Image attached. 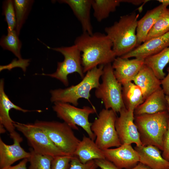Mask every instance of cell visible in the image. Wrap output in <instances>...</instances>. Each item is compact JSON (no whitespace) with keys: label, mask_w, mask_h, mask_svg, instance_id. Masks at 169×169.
<instances>
[{"label":"cell","mask_w":169,"mask_h":169,"mask_svg":"<svg viewBox=\"0 0 169 169\" xmlns=\"http://www.w3.org/2000/svg\"><path fill=\"white\" fill-rule=\"evenodd\" d=\"M74 44L82 52L81 63L84 73L98 65L111 63L116 58L112 43L106 34L83 33L76 38Z\"/></svg>","instance_id":"cell-1"},{"label":"cell","mask_w":169,"mask_h":169,"mask_svg":"<svg viewBox=\"0 0 169 169\" xmlns=\"http://www.w3.org/2000/svg\"><path fill=\"white\" fill-rule=\"evenodd\" d=\"M139 14L135 12L121 16L105 31L113 44V50L116 56L121 57L136 47V30Z\"/></svg>","instance_id":"cell-2"},{"label":"cell","mask_w":169,"mask_h":169,"mask_svg":"<svg viewBox=\"0 0 169 169\" xmlns=\"http://www.w3.org/2000/svg\"><path fill=\"white\" fill-rule=\"evenodd\" d=\"M104 66L100 65L87 72L82 80L76 85L64 89L51 90V102L68 103L75 106L79 105L78 100L80 98L85 99L90 102V91L96 89L100 84V79Z\"/></svg>","instance_id":"cell-3"},{"label":"cell","mask_w":169,"mask_h":169,"mask_svg":"<svg viewBox=\"0 0 169 169\" xmlns=\"http://www.w3.org/2000/svg\"><path fill=\"white\" fill-rule=\"evenodd\" d=\"M167 111L134 116V123L142 146L152 145L163 151V139L168 126Z\"/></svg>","instance_id":"cell-4"},{"label":"cell","mask_w":169,"mask_h":169,"mask_svg":"<svg viewBox=\"0 0 169 169\" xmlns=\"http://www.w3.org/2000/svg\"><path fill=\"white\" fill-rule=\"evenodd\" d=\"M102 82L95 89V95L102 101L105 109L120 113L125 107L122 97V85L116 79L111 63L104 65Z\"/></svg>","instance_id":"cell-5"},{"label":"cell","mask_w":169,"mask_h":169,"mask_svg":"<svg viewBox=\"0 0 169 169\" xmlns=\"http://www.w3.org/2000/svg\"><path fill=\"white\" fill-rule=\"evenodd\" d=\"M34 124L44 131L53 143L64 152L68 156H74V152L80 140L67 124L56 121L37 120Z\"/></svg>","instance_id":"cell-6"},{"label":"cell","mask_w":169,"mask_h":169,"mask_svg":"<svg viewBox=\"0 0 169 169\" xmlns=\"http://www.w3.org/2000/svg\"><path fill=\"white\" fill-rule=\"evenodd\" d=\"M116 113L102 109L92 123L91 129L96 137L95 142L102 150L121 145L115 127Z\"/></svg>","instance_id":"cell-7"},{"label":"cell","mask_w":169,"mask_h":169,"mask_svg":"<svg viewBox=\"0 0 169 169\" xmlns=\"http://www.w3.org/2000/svg\"><path fill=\"white\" fill-rule=\"evenodd\" d=\"M54 104L53 109L59 118L73 129L78 130L77 126H80L90 138L93 141L95 140L96 137L91 129L92 123L89 120V115L96 112L94 106H84L79 108L68 103L56 102Z\"/></svg>","instance_id":"cell-8"},{"label":"cell","mask_w":169,"mask_h":169,"mask_svg":"<svg viewBox=\"0 0 169 169\" xmlns=\"http://www.w3.org/2000/svg\"><path fill=\"white\" fill-rule=\"evenodd\" d=\"M13 124L15 128L26 138L29 146L37 153L53 158L68 156L57 147L45 132L34 123L24 124L14 121Z\"/></svg>","instance_id":"cell-9"},{"label":"cell","mask_w":169,"mask_h":169,"mask_svg":"<svg viewBox=\"0 0 169 169\" xmlns=\"http://www.w3.org/2000/svg\"><path fill=\"white\" fill-rule=\"evenodd\" d=\"M47 47L61 53L64 56V60L62 62H58L57 68L54 72L42 73L41 75L55 78L66 86L69 84L68 76L69 74L77 73L82 79L83 78L84 75L82 65L81 52L75 45L54 48Z\"/></svg>","instance_id":"cell-10"},{"label":"cell","mask_w":169,"mask_h":169,"mask_svg":"<svg viewBox=\"0 0 169 169\" xmlns=\"http://www.w3.org/2000/svg\"><path fill=\"white\" fill-rule=\"evenodd\" d=\"M117 117L115 127L120 143L122 144H135L142 145L139 134L134 120V110L123 108Z\"/></svg>","instance_id":"cell-11"},{"label":"cell","mask_w":169,"mask_h":169,"mask_svg":"<svg viewBox=\"0 0 169 169\" xmlns=\"http://www.w3.org/2000/svg\"><path fill=\"white\" fill-rule=\"evenodd\" d=\"M13 109L24 113L32 111H41L40 110H30L23 109L13 103L5 92L4 79H2L0 80V124L3 125L9 132L10 137L13 141L16 140L21 142L23 138L16 131L13 124L14 121L9 115V111Z\"/></svg>","instance_id":"cell-12"},{"label":"cell","mask_w":169,"mask_h":169,"mask_svg":"<svg viewBox=\"0 0 169 169\" xmlns=\"http://www.w3.org/2000/svg\"><path fill=\"white\" fill-rule=\"evenodd\" d=\"M103 151L105 159L122 169H131L139 162L138 153L131 144H122Z\"/></svg>","instance_id":"cell-13"},{"label":"cell","mask_w":169,"mask_h":169,"mask_svg":"<svg viewBox=\"0 0 169 169\" xmlns=\"http://www.w3.org/2000/svg\"><path fill=\"white\" fill-rule=\"evenodd\" d=\"M144 59H129L117 57L112 64L114 74L121 85L132 81L144 64Z\"/></svg>","instance_id":"cell-14"},{"label":"cell","mask_w":169,"mask_h":169,"mask_svg":"<svg viewBox=\"0 0 169 169\" xmlns=\"http://www.w3.org/2000/svg\"><path fill=\"white\" fill-rule=\"evenodd\" d=\"M169 47V31L160 36L145 41L128 53L121 56L124 58L135 57L145 59Z\"/></svg>","instance_id":"cell-15"},{"label":"cell","mask_w":169,"mask_h":169,"mask_svg":"<svg viewBox=\"0 0 169 169\" xmlns=\"http://www.w3.org/2000/svg\"><path fill=\"white\" fill-rule=\"evenodd\" d=\"M139 156V162L151 169H169V161L164 159L160 150L156 146H135Z\"/></svg>","instance_id":"cell-16"},{"label":"cell","mask_w":169,"mask_h":169,"mask_svg":"<svg viewBox=\"0 0 169 169\" xmlns=\"http://www.w3.org/2000/svg\"><path fill=\"white\" fill-rule=\"evenodd\" d=\"M59 3L67 4L80 23L83 33H93L90 18L92 0H60Z\"/></svg>","instance_id":"cell-17"},{"label":"cell","mask_w":169,"mask_h":169,"mask_svg":"<svg viewBox=\"0 0 169 169\" xmlns=\"http://www.w3.org/2000/svg\"><path fill=\"white\" fill-rule=\"evenodd\" d=\"M167 107L166 95L161 87L151 94L135 109L134 115L154 114L167 111Z\"/></svg>","instance_id":"cell-18"},{"label":"cell","mask_w":169,"mask_h":169,"mask_svg":"<svg viewBox=\"0 0 169 169\" xmlns=\"http://www.w3.org/2000/svg\"><path fill=\"white\" fill-rule=\"evenodd\" d=\"M13 141V144L8 145L0 138V169L11 166L16 161L30 156L29 152L21 147L19 141Z\"/></svg>","instance_id":"cell-19"},{"label":"cell","mask_w":169,"mask_h":169,"mask_svg":"<svg viewBox=\"0 0 169 169\" xmlns=\"http://www.w3.org/2000/svg\"><path fill=\"white\" fill-rule=\"evenodd\" d=\"M141 89L145 100L152 93L161 87V80L152 69L145 64L133 80Z\"/></svg>","instance_id":"cell-20"},{"label":"cell","mask_w":169,"mask_h":169,"mask_svg":"<svg viewBox=\"0 0 169 169\" xmlns=\"http://www.w3.org/2000/svg\"><path fill=\"white\" fill-rule=\"evenodd\" d=\"M83 164L96 159H105L103 150L98 146L94 141L89 137L84 136L74 153Z\"/></svg>","instance_id":"cell-21"},{"label":"cell","mask_w":169,"mask_h":169,"mask_svg":"<svg viewBox=\"0 0 169 169\" xmlns=\"http://www.w3.org/2000/svg\"><path fill=\"white\" fill-rule=\"evenodd\" d=\"M165 8L166 7L161 4L154 8L147 11L143 17L138 21L136 30V47L145 41L149 32Z\"/></svg>","instance_id":"cell-22"},{"label":"cell","mask_w":169,"mask_h":169,"mask_svg":"<svg viewBox=\"0 0 169 169\" xmlns=\"http://www.w3.org/2000/svg\"><path fill=\"white\" fill-rule=\"evenodd\" d=\"M122 97L125 108L134 111L145 100L140 88L132 81L122 85Z\"/></svg>","instance_id":"cell-23"},{"label":"cell","mask_w":169,"mask_h":169,"mask_svg":"<svg viewBox=\"0 0 169 169\" xmlns=\"http://www.w3.org/2000/svg\"><path fill=\"white\" fill-rule=\"evenodd\" d=\"M169 62V47L160 52L148 57L144 59V64L150 68L160 80L165 77L163 70Z\"/></svg>","instance_id":"cell-24"},{"label":"cell","mask_w":169,"mask_h":169,"mask_svg":"<svg viewBox=\"0 0 169 169\" xmlns=\"http://www.w3.org/2000/svg\"><path fill=\"white\" fill-rule=\"evenodd\" d=\"M122 0H92L93 15L97 21L101 22L115 12Z\"/></svg>","instance_id":"cell-25"},{"label":"cell","mask_w":169,"mask_h":169,"mask_svg":"<svg viewBox=\"0 0 169 169\" xmlns=\"http://www.w3.org/2000/svg\"><path fill=\"white\" fill-rule=\"evenodd\" d=\"M8 30L7 35H3L1 38L0 44L4 49L12 52L18 59H22L20 53L22 43L18 38L15 30Z\"/></svg>","instance_id":"cell-26"},{"label":"cell","mask_w":169,"mask_h":169,"mask_svg":"<svg viewBox=\"0 0 169 169\" xmlns=\"http://www.w3.org/2000/svg\"><path fill=\"white\" fill-rule=\"evenodd\" d=\"M169 31V9L165 8L149 32L146 41L162 35Z\"/></svg>","instance_id":"cell-27"},{"label":"cell","mask_w":169,"mask_h":169,"mask_svg":"<svg viewBox=\"0 0 169 169\" xmlns=\"http://www.w3.org/2000/svg\"><path fill=\"white\" fill-rule=\"evenodd\" d=\"M16 17L15 30L19 36L20 31L28 14L33 0H13Z\"/></svg>","instance_id":"cell-28"},{"label":"cell","mask_w":169,"mask_h":169,"mask_svg":"<svg viewBox=\"0 0 169 169\" xmlns=\"http://www.w3.org/2000/svg\"><path fill=\"white\" fill-rule=\"evenodd\" d=\"M30 156L28 158L30 166L28 169H51L53 157L42 155L29 149Z\"/></svg>","instance_id":"cell-29"},{"label":"cell","mask_w":169,"mask_h":169,"mask_svg":"<svg viewBox=\"0 0 169 169\" xmlns=\"http://www.w3.org/2000/svg\"><path fill=\"white\" fill-rule=\"evenodd\" d=\"M3 12L8 25L7 30H15L16 27V17L13 1H4L3 5Z\"/></svg>","instance_id":"cell-30"},{"label":"cell","mask_w":169,"mask_h":169,"mask_svg":"<svg viewBox=\"0 0 169 169\" xmlns=\"http://www.w3.org/2000/svg\"><path fill=\"white\" fill-rule=\"evenodd\" d=\"M73 156H59L53 158L51 169H68Z\"/></svg>","instance_id":"cell-31"},{"label":"cell","mask_w":169,"mask_h":169,"mask_svg":"<svg viewBox=\"0 0 169 169\" xmlns=\"http://www.w3.org/2000/svg\"><path fill=\"white\" fill-rule=\"evenodd\" d=\"M98 167L94 160L83 164L81 162L78 157L74 156L71 160L68 169H96Z\"/></svg>","instance_id":"cell-32"},{"label":"cell","mask_w":169,"mask_h":169,"mask_svg":"<svg viewBox=\"0 0 169 169\" xmlns=\"http://www.w3.org/2000/svg\"><path fill=\"white\" fill-rule=\"evenodd\" d=\"M163 146L162 156L164 159L169 161V119L167 130L163 137Z\"/></svg>","instance_id":"cell-33"},{"label":"cell","mask_w":169,"mask_h":169,"mask_svg":"<svg viewBox=\"0 0 169 169\" xmlns=\"http://www.w3.org/2000/svg\"><path fill=\"white\" fill-rule=\"evenodd\" d=\"M94 160L98 167L101 169H122L106 159H96Z\"/></svg>","instance_id":"cell-34"},{"label":"cell","mask_w":169,"mask_h":169,"mask_svg":"<svg viewBox=\"0 0 169 169\" xmlns=\"http://www.w3.org/2000/svg\"><path fill=\"white\" fill-rule=\"evenodd\" d=\"M167 75L161 80L162 88L166 95L169 97V66L167 68Z\"/></svg>","instance_id":"cell-35"},{"label":"cell","mask_w":169,"mask_h":169,"mask_svg":"<svg viewBox=\"0 0 169 169\" xmlns=\"http://www.w3.org/2000/svg\"><path fill=\"white\" fill-rule=\"evenodd\" d=\"M28 161V158L24 159L16 165L11 166L0 169H27L26 166Z\"/></svg>","instance_id":"cell-36"},{"label":"cell","mask_w":169,"mask_h":169,"mask_svg":"<svg viewBox=\"0 0 169 169\" xmlns=\"http://www.w3.org/2000/svg\"><path fill=\"white\" fill-rule=\"evenodd\" d=\"M122 3H131L135 5H139L142 3H145L148 0H122Z\"/></svg>","instance_id":"cell-37"},{"label":"cell","mask_w":169,"mask_h":169,"mask_svg":"<svg viewBox=\"0 0 169 169\" xmlns=\"http://www.w3.org/2000/svg\"><path fill=\"white\" fill-rule=\"evenodd\" d=\"M129 169H151L142 163L139 162L135 166Z\"/></svg>","instance_id":"cell-38"},{"label":"cell","mask_w":169,"mask_h":169,"mask_svg":"<svg viewBox=\"0 0 169 169\" xmlns=\"http://www.w3.org/2000/svg\"><path fill=\"white\" fill-rule=\"evenodd\" d=\"M157 1L165 7H167L169 5V0H158Z\"/></svg>","instance_id":"cell-39"},{"label":"cell","mask_w":169,"mask_h":169,"mask_svg":"<svg viewBox=\"0 0 169 169\" xmlns=\"http://www.w3.org/2000/svg\"><path fill=\"white\" fill-rule=\"evenodd\" d=\"M6 129L2 124H0V133H3L5 132Z\"/></svg>","instance_id":"cell-40"},{"label":"cell","mask_w":169,"mask_h":169,"mask_svg":"<svg viewBox=\"0 0 169 169\" xmlns=\"http://www.w3.org/2000/svg\"><path fill=\"white\" fill-rule=\"evenodd\" d=\"M167 111L168 112V113L169 114V107H167Z\"/></svg>","instance_id":"cell-41"}]
</instances>
